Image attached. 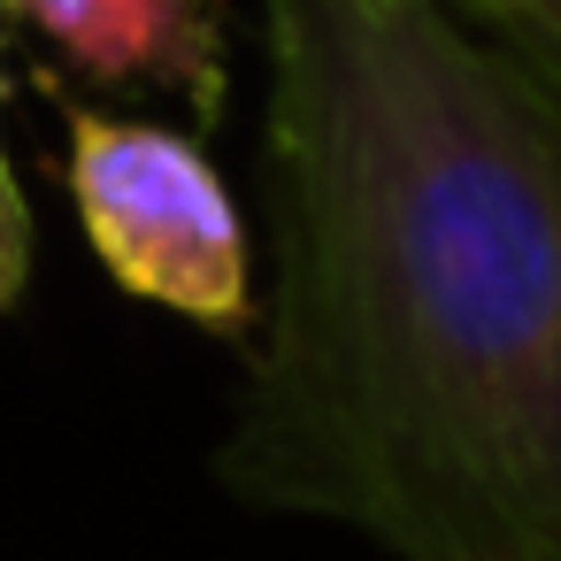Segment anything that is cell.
<instances>
[{
	"mask_svg": "<svg viewBox=\"0 0 561 561\" xmlns=\"http://www.w3.org/2000/svg\"><path fill=\"white\" fill-rule=\"evenodd\" d=\"M270 308L231 500L392 561H561V55L438 0H262Z\"/></svg>",
	"mask_w": 561,
	"mask_h": 561,
	"instance_id": "cell-1",
	"label": "cell"
},
{
	"mask_svg": "<svg viewBox=\"0 0 561 561\" xmlns=\"http://www.w3.org/2000/svg\"><path fill=\"white\" fill-rule=\"evenodd\" d=\"M438 9H454V16H469V24H484L515 47L561 55V0H438Z\"/></svg>",
	"mask_w": 561,
	"mask_h": 561,
	"instance_id": "cell-4",
	"label": "cell"
},
{
	"mask_svg": "<svg viewBox=\"0 0 561 561\" xmlns=\"http://www.w3.org/2000/svg\"><path fill=\"white\" fill-rule=\"evenodd\" d=\"M32 285V208H24V185L0 154V316H9Z\"/></svg>",
	"mask_w": 561,
	"mask_h": 561,
	"instance_id": "cell-5",
	"label": "cell"
},
{
	"mask_svg": "<svg viewBox=\"0 0 561 561\" xmlns=\"http://www.w3.org/2000/svg\"><path fill=\"white\" fill-rule=\"evenodd\" d=\"M62 185L101 270L131 300L224 339L254 323L247 216L193 131L62 101Z\"/></svg>",
	"mask_w": 561,
	"mask_h": 561,
	"instance_id": "cell-2",
	"label": "cell"
},
{
	"mask_svg": "<svg viewBox=\"0 0 561 561\" xmlns=\"http://www.w3.org/2000/svg\"><path fill=\"white\" fill-rule=\"evenodd\" d=\"M0 9L93 85L170 93L201 124L224 116L231 39L216 0H0Z\"/></svg>",
	"mask_w": 561,
	"mask_h": 561,
	"instance_id": "cell-3",
	"label": "cell"
}]
</instances>
